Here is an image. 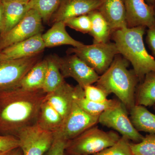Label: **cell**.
I'll list each match as a JSON object with an SVG mask.
<instances>
[{
    "label": "cell",
    "mask_w": 155,
    "mask_h": 155,
    "mask_svg": "<svg viewBox=\"0 0 155 155\" xmlns=\"http://www.w3.org/2000/svg\"><path fill=\"white\" fill-rule=\"evenodd\" d=\"M5 13V25L2 36L14 28L22 19L28 11L27 4L14 1L3 3Z\"/></svg>",
    "instance_id": "cell-23"
},
{
    "label": "cell",
    "mask_w": 155,
    "mask_h": 155,
    "mask_svg": "<svg viewBox=\"0 0 155 155\" xmlns=\"http://www.w3.org/2000/svg\"><path fill=\"white\" fill-rule=\"evenodd\" d=\"M43 20L37 11L30 9L23 19L8 33L0 37V51L41 33Z\"/></svg>",
    "instance_id": "cell-8"
},
{
    "label": "cell",
    "mask_w": 155,
    "mask_h": 155,
    "mask_svg": "<svg viewBox=\"0 0 155 155\" xmlns=\"http://www.w3.org/2000/svg\"><path fill=\"white\" fill-rule=\"evenodd\" d=\"M129 111L130 121L137 130L155 134V114L140 105L135 104Z\"/></svg>",
    "instance_id": "cell-20"
},
{
    "label": "cell",
    "mask_w": 155,
    "mask_h": 155,
    "mask_svg": "<svg viewBox=\"0 0 155 155\" xmlns=\"http://www.w3.org/2000/svg\"><path fill=\"white\" fill-rule=\"evenodd\" d=\"M46 94L19 86L0 91V134L17 137L23 128L35 125Z\"/></svg>",
    "instance_id": "cell-1"
},
{
    "label": "cell",
    "mask_w": 155,
    "mask_h": 155,
    "mask_svg": "<svg viewBox=\"0 0 155 155\" xmlns=\"http://www.w3.org/2000/svg\"><path fill=\"white\" fill-rule=\"evenodd\" d=\"M74 100L83 110L93 116H100L108 109L119 104L120 101L115 99H107L103 102H95L87 99L84 96V90L78 84L74 87Z\"/></svg>",
    "instance_id": "cell-19"
},
{
    "label": "cell",
    "mask_w": 155,
    "mask_h": 155,
    "mask_svg": "<svg viewBox=\"0 0 155 155\" xmlns=\"http://www.w3.org/2000/svg\"><path fill=\"white\" fill-rule=\"evenodd\" d=\"M74 87L65 81L58 88L46 95L45 100L61 115L67 118L74 102Z\"/></svg>",
    "instance_id": "cell-16"
},
{
    "label": "cell",
    "mask_w": 155,
    "mask_h": 155,
    "mask_svg": "<svg viewBox=\"0 0 155 155\" xmlns=\"http://www.w3.org/2000/svg\"><path fill=\"white\" fill-rule=\"evenodd\" d=\"M67 142L54 136V141L49 149L44 155H67L66 153Z\"/></svg>",
    "instance_id": "cell-32"
},
{
    "label": "cell",
    "mask_w": 155,
    "mask_h": 155,
    "mask_svg": "<svg viewBox=\"0 0 155 155\" xmlns=\"http://www.w3.org/2000/svg\"><path fill=\"white\" fill-rule=\"evenodd\" d=\"M153 107L154 110L155 111V104L153 106Z\"/></svg>",
    "instance_id": "cell-41"
},
{
    "label": "cell",
    "mask_w": 155,
    "mask_h": 155,
    "mask_svg": "<svg viewBox=\"0 0 155 155\" xmlns=\"http://www.w3.org/2000/svg\"><path fill=\"white\" fill-rule=\"evenodd\" d=\"M12 150L7 151L0 152V155H9Z\"/></svg>",
    "instance_id": "cell-37"
},
{
    "label": "cell",
    "mask_w": 155,
    "mask_h": 155,
    "mask_svg": "<svg viewBox=\"0 0 155 155\" xmlns=\"http://www.w3.org/2000/svg\"><path fill=\"white\" fill-rule=\"evenodd\" d=\"M119 55L96 83L108 96L116 95L129 111L135 105L136 90L140 81L133 70L127 68L128 61Z\"/></svg>",
    "instance_id": "cell-3"
},
{
    "label": "cell",
    "mask_w": 155,
    "mask_h": 155,
    "mask_svg": "<svg viewBox=\"0 0 155 155\" xmlns=\"http://www.w3.org/2000/svg\"><path fill=\"white\" fill-rule=\"evenodd\" d=\"M5 25V13L3 3L0 2V36L2 33Z\"/></svg>",
    "instance_id": "cell-34"
},
{
    "label": "cell",
    "mask_w": 155,
    "mask_h": 155,
    "mask_svg": "<svg viewBox=\"0 0 155 155\" xmlns=\"http://www.w3.org/2000/svg\"><path fill=\"white\" fill-rule=\"evenodd\" d=\"M146 28L144 26L126 27L112 34L119 54L131 63L140 82L148 73L155 72V59L148 52L143 42Z\"/></svg>",
    "instance_id": "cell-2"
},
{
    "label": "cell",
    "mask_w": 155,
    "mask_h": 155,
    "mask_svg": "<svg viewBox=\"0 0 155 155\" xmlns=\"http://www.w3.org/2000/svg\"><path fill=\"white\" fill-rule=\"evenodd\" d=\"M9 155H22V153L21 149L18 147L13 150Z\"/></svg>",
    "instance_id": "cell-35"
},
{
    "label": "cell",
    "mask_w": 155,
    "mask_h": 155,
    "mask_svg": "<svg viewBox=\"0 0 155 155\" xmlns=\"http://www.w3.org/2000/svg\"><path fill=\"white\" fill-rule=\"evenodd\" d=\"M84 96L89 101L95 102H103L107 99L108 95L101 89L93 85H87L84 87Z\"/></svg>",
    "instance_id": "cell-30"
},
{
    "label": "cell",
    "mask_w": 155,
    "mask_h": 155,
    "mask_svg": "<svg viewBox=\"0 0 155 155\" xmlns=\"http://www.w3.org/2000/svg\"><path fill=\"white\" fill-rule=\"evenodd\" d=\"M18 147L19 141L17 137L0 134V152L12 150Z\"/></svg>",
    "instance_id": "cell-31"
},
{
    "label": "cell",
    "mask_w": 155,
    "mask_h": 155,
    "mask_svg": "<svg viewBox=\"0 0 155 155\" xmlns=\"http://www.w3.org/2000/svg\"><path fill=\"white\" fill-rule=\"evenodd\" d=\"M47 67L46 59L38 61L23 78L19 83V86L27 90H43Z\"/></svg>",
    "instance_id": "cell-21"
},
{
    "label": "cell",
    "mask_w": 155,
    "mask_h": 155,
    "mask_svg": "<svg viewBox=\"0 0 155 155\" xmlns=\"http://www.w3.org/2000/svg\"><path fill=\"white\" fill-rule=\"evenodd\" d=\"M130 143L128 139L121 136L115 144L93 155H133Z\"/></svg>",
    "instance_id": "cell-28"
},
{
    "label": "cell",
    "mask_w": 155,
    "mask_h": 155,
    "mask_svg": "<svg viewBox=\"0 0 155 155\" xmlns=\"http://www.w3.org/2000/svg\"><path fill=\"white\" fill-rule=\"evenodd\" d=\"M121 136L115 131H104L94 125L67 142V155H93L113 145Z\"/></svg>",
    "instance_id": "cell-4"
},
{
    "label": "cell",
    "mask_w": 155,
    "mask_h": 155,
    "mask_svg": "<svg viewBox=\"0 0 155 155\" xmlns=\"http://www.w3.org/2000/svg\"><path fill=\"white\" fill-rule=\"evenodd\" d=\"M135 104L152 107L155 104V72H150L137 85L136 90Z\"/></svg>",
    "instance_id": "cell-22"
},
{
    "label": "cell",
    "mask_w": 155,
    "mask_h": 155,
    "mask_svg": "<svg viewBox=\"0 0 155 155\" xmlns=\"http://www.w3.org/2000/svg\"><path fill=\"white\" fill-rule=\"evenodd\" d=\"M99 116L90 115L74 101L71 111L54 136L68 142L98 123Z\"/></svg>",
    "instance_id": "cell-9"
},
{
    "label": "cell",
    "mask_w": 155,
    "mask_h": 155,
    "mask_svg": "<svg viewBox=\"0 0 155 155\" xmlns=\"http://www.w3.org/2000/svg\"><path fill=\"white\" fill-rule=\"evenodd\" d=\"M133 155H155V134H149L138 143H130Z\"/></svg>",
    "instance_id": "cell-27"
},
{
    "label": "cell",
    "mask_w": 155,
    "mask_h": 155,
    "mask_svg": "<svg viewBox=\"0 0 155 155\" xmlns=\"http://www.w3.org/2000/svg\"><path fill=\"white\" fill-rule=\"evenodd\" d=\"M62 0H30L27 4L28 10L38 12L43 21L47 22L58 10Z\"/></svg>",
    "instance_id": "cell-26"
},
{
    "label": "cell",
    "mask_w": 155,
    "mask_h": 155,
    "mask_svg": "<svg viewBox=\"0 0 155 155\" xmlns=\"http://www.w3.org/2000/svg\"><path fill=\"white\" fill-rule=\"evenodd\" d=\"M42 37L38 34L0 51V58L4 60H17L36 55L45 48Z\"/></svg>",
    "instance_id": "cell-14"
},
{
    "label": "cell",
    "mask_w": 155,
    "mask_h": 155,
    "mask_svg": "<svg viewBox=\"0 0 155 155\" xmlns=\"http://www.w3.org/2000/svg\"><path fill=\"white\" fill-rule=\"evenodd\" d=\"M147 4L151 6H153L155 2V0H145Z\"/></svg>",
    "instance_id": "cell-36"
},
{
    "label": "cell",
    "mask_w": 155,
    "mask_h": 155,
    "mask_svg": "<svg viewBox=\"0 0 155 155\" xmlns=\"http://www.w3.org/2000/svg\"><path fill=\"white\" fill-rule=\"evenodd\" d=\"M153 6L154 11V13H155V2L154 5Z\"/></svg>",
    "instance_id": "cell-40"
},
{
    "label": "cell",
    "mask_w": 155,
    "mask_h": 155,
    "mask_svg": "<svg viewBox=\"0 0 155 155\" xmlns=\"http://www.w3.org/2000/svg\"><path fill=\"white\" fill-rule=\"evenodd\" d=\"M127 109L121 101L119 104L108 109L99 117L98 123L112 128L134 143L140 142L144 136L134 127L128 116Z\"/></svg>",
    "instance_id": "cell-6"
},
{
    "label": "cell",
    "mask_w": 155,
    "mask_h": 155,
    "mask_svg": "<svg viewBox=\"0 0 155 155\" xmlns=\"http://www.w3.org/2000/svg\"><path fill=\"white\" fill-rule=\"evenodd\" d=\"M101 3V0H62L51 19L54 23L64 22L73 17L88 14L97 10Z\"/></svg>",
    "instance_id": "cell-13"
},
{
    "label": "cell",
    "mask_w": 155,
    "mask_h": 155,
    "mask_svg": "<svg viewBox=\"0 0 155 155\" xmlns=\"http://www.w3.org/2000/svg\"><path fill=\"white\" fill-rule=\"evenodd\" d=\"M64 122L61 115L45 100L42 103L35 125L43 130L55 133Z\"/></svg>",
    "instance_id": "cell-18"
},
{
    "label": "cell",
    "mask_w": 155,
    "mask_h": 155,
    "mask_svg": "<svg viewBox=\"0 0 155 155\" xmlns=\"http://www.w3.org/2000/svg\"><path fill=\"white\" fill-rule=\"evenodd\" d=\"M68 52L76 55L99 75L107 70L116 56L119 54L115 43L108 42L84 44L80 47L70 48Z\"/></svg>",
    "instance_id": "cell-5"
},
{
    "label": "cell",
    "mask_w": 155,
    "mask_h": 155,
    "mask_svg": "<svg viewBox=\"0 0 155 155\" xmlns=\"http://www.w3.org/2000/svg\"><path fill=\"white\" fill-rule=\"evenodd\" d=\"M91 18V28L90 34L93 37V43L108 42L112 31L107 20L97 10L88 14Z\"/></svg>",
    "instance_id": "cell-24"
},
{
    "label": "cell",
    "mask_w": 155,
    "mask_h": 155,
    "mask_svg": "<svg viewBox=\"0 0 155 155\" xmlns=\"http://www.w3.org/2000/svg\"><path fill=\"white\" fill-rule=\"evenodd\" d=\"M127 27L144 26L150 28L155 24L153 6L145 0H125Z\"/></svg>",
    "instance_id": "cell-12"
},
{
    "label": "cell",
    "mask_w": 155,
    "mask_h": 155,
    "mask_svg": "<svg viewBox=\"0 0 155 155\" xmlns=\"http://www.w3.org/2000/svg\"><path fill=\"white\" fill-rule=\"evenodd\" d=\"M64 23L66 26L81 33H89L91 30V20L88 14L70 18Z\"/></svg>",
    "instance_id": "cell-29"
},
{
    "label": "cell",
    "mask_w": 155,
    "mask_h": 155,
    "mask_svg": "<svg viewBox=\"0 0 155 155\" xmlns=\"http://www.w3.org/2000/svg\"><path fill=\"white\" fill-rule=\"evenodd\" d=\"M59 68L64 78H72L82 88L96 83L100 75L76 55L58 59Z\"/></svg>",
    "instance_id": "cell-11"
},
{
    "label": "cell",
    "mask_w": 155,
    "mask_h": 155,
    "mask_svg": "<svg viewBox=\"0 0 155 155\" xmlns=\"http://www.w3.org/2000/svg\"><path fill=\"white\" fill-rule=\"evenodd\" d=\"M58 57L51 55L46 58L47 71L43 90L46 94L51 92L65 82L59 68Z\"/></svg>",
    "instance_id": "cell-25"
},
{
    "label": "cell",
    "mask_w": 155,
    "mask_h": 155,
    "mask_svg": "<svg viewBox=\"0 0 155 155\" xmlns=\"http://www.w3.org/2000/svg\"><path fill=\"white\" fill-rule=\"evenodd\" d=\"M64 22H55L46 32L42 35L45 46L46 48H53L68 45L74 48L80 47L84 44L75 40L67 32Z\"/></svg>",
    "instance_id": "cell-17"
},
{
    "label": "cell",
    "mask_w": 155,
    "mask_h": 155,
    "mask_svg": "<svg viewBox=\"0 0 155 155\" xmlns=\"http://www.w3.org/2000/svg\"><path fill=\"white\" fill-rule=\"evenodd\" d=\"M17 1L23 3V4H27L30 1V0H17Z\"/></svg>",
    "instance_id": "cell-38"
},
{
    "label": "cell",
    "mask_w": 155,
    "mask_h": 155,
    "mask_svg": "<svg viewBox=\"0 0 155 155\" xmlns=\"http://www.w3.org/2000/svg\"><path fill=\"white\" fill-rule=\"evenodd\" d=\"M41 53L17 60L0 58V91L19 86L27 72L41 60Z\"/></svg>",
    "instance_id": "cell-7"
},
{
    "label": "cell",
    "mask_w": 155,
    "mask_h": 155,
    "mask_svg": "<svg viewBox=\"0 0 155 155\" xmlns=\"http://www.w3.org/2000/svg\"><path fill=\"white\" fill-rule=\"evenodd\" d=\"M17 137L22 155H44L51 145L54 135L35 124L23 128Z\"/></svg>",
    "instance_id": "cell-10"
},
{
    "label": "cell",
    "mask_w": 155,
    "mask_h": 155,
    "mask_svg": "<svg viewBox=\"0 0 155 155\" xmlns=\"http://www.w3.org/2000/svg\"><path fill=\"white\" fill-rule=\"evenodd\" d=\"M146 42L155 59V24L147 30Z\"/></svg>",
    "instance_id": "cell-33"
},
{
    "label": "cell",
    "mask_w": 155,
    "mask_h": 155,
    "mask_svg": "<svg viewBox=\"0 0 155 155\" xmlns=\"http://www.w3.org/2000/svg\"><path fill=\"white\" fill-rule=\"evenodd\" d=\"M14 1H16V0H0V2H2V3H5Z\"/></svg>",
    "instance_id": "cell-39"
},
{
    "label": "cell",
    "mask_w": 155,
    "mask_h": 155,
    "mask_svg": "<svg viewBox=\"0 0 155 155\" xmlns=\"http://www.w3.org/2000/svg\"><path fill=\"white\" fill-rule=\"evenodd\" d=\"M97 10L107 20L112 33L127 27L125 0H101Z\"/></svg>",
    "instance_id": "cell-15"
}]
</instances>
